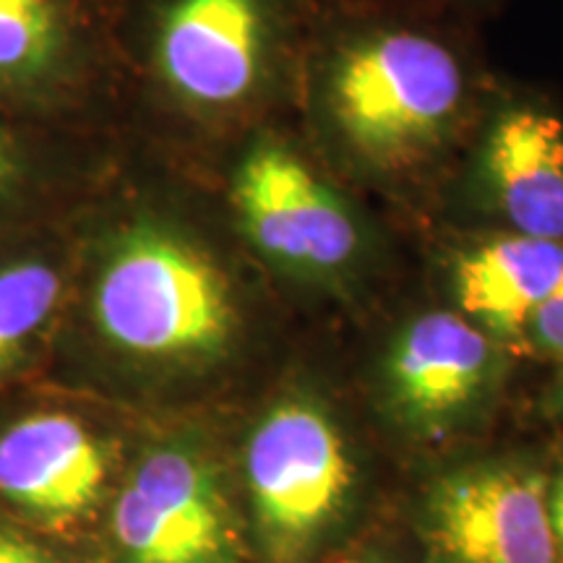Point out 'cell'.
I'll use <instances>...</instances> for the list:
<instances>
[{"label":"cell","mask_w":563,"mask_h":563,"mask_svg":"<svg viewBox=\"0 0 563 563\" xmlns=\"http://www.w3.org/2000/svg\"><path fill=\"white\" fill-rule=\"evenodd\" d=\"M186 196L125 165L74 214L76 264L47 382L175 418L238 355L241 279Z\"/></svg>","instance_id":"1"},{"label":"cell","mask_w":563,"mask_h":563,"mask_svg":"<svg viewBox=\"0 0 563 563\" xmlns=\"http://www.w3.org/2000/svg\"><path fill=\"white\" fill-rule=\"evenodd\" d=\"M146 418L47 378L0 394V514L70 563H97Z\"/></svg>","instance_id":"2"},{"label":"cell","mask_w":563,"mask_h":563,"mask_svg":"<svg viewBox=\"0 0 563 563\" xmlns=\"http://www.w3.org/2000/svg\"><path fill=\"white\" fill-rule=\"evenodd\" d=\"M290 0H121L125 74L162 115L191 131L228 121L256 91Z\"/></svg>","instance_id":"3"},{"label":"cell","mask_w":563,"mask_h":563,"mask_svg":"<svg viewBox=\"0 0 563 563\" xmlns=\"http://www.w3.org/2000/svg\"><path fill=\"white\" fill-rule=\"evenodd\" d=\"M97 563H249L228 454L207 420L146 418Z\"/></svg>","instance_id":"4"},{"label":"cell","mask_w":563,"mask_h":563,"mask_svg":"<svg viewBox=\"0 0 563 563\" xmlns=\"http://www.w3.org/2000/svg\"><path fill=\"white\" fill-rule=\"evenodd\" d=\"M125 70L108 0H0V115L115 139Z\"/></svg>","instance_id":"5"},{"label":"cell","mask_w":563,"mask_h":563,"mask_svg":"<svg viewBox=\"0 0 563 563\" xmlns=\"http://www.w3.org/2000/svg\"><path fill=\"white\" fill-rule=\"evenodd\" d=\"M332 102L357 150L397 159L431 144L452 121L462 102V66L431 32L371 26L344 42Z\"/></svg>","instance_id":"6"},{"label":"cell","mask_w":563,"mask_h":563,"mask_svg":"<svg viewBox=\"0 0 563 563\" xmlns=\"http://www.w3.org/2000/svg\"><path fill=\"white\" fill-rule=\"evenodd\" d=\"M243 490L258 548L269 563H300L342 517L352 464L319 405L285 399L243 441Z\"/></svg>","instance_id":"7"},{"label":"cell","mask_w":563,"mask_h":563,"mask_svg":"<svg viewBox=\"0 0 563 563\" xmlns=\"http://www.w3.org/2000/svg\"><path fill=\"white\" fill-rule=\"evenodd\" d=\"M228 201L245 238L282 264L334 272L355 256L357 230L344 203L272 141L251 146L232 165Z\"/></svg>","instance_id":"8"},{"label":"cell","mask_w":563,"mask_h":563,"mask_svg":"<svg viewBox=\"0 0 563 563\" xmlns=\"http://www.w3.org/2000/svg\"><path fill=\"white\" fill-rule=\"evenodd\" d=\"M435 563H555L543 477L514 464L460 470L435 485L426 509Z\"/></svg>","instance_id":"9"},{"label":"cell","mask_w":563,"mask_h":563,"mask_svg":"<svg viewBox=\"0 0 563 563\" xmlns=\"http://www.w3.org/2000/svg\"><path fill=\"white\" fill-rule=\"evenodd\" d=\"M74 264V214L0 241V394L47 376Z\"/></svg>","instance_id":"10"},{"label":"cell","mask_w":563,"mask_h":563,"mask_svg":"<svg viewBox=\"0 0 563 563\" xmlns=\"http://www.w3.org/2000/svg\"><path fill=\"white\" fill-rule=\"evenodd\" d=\"M121 154L115 139L74 136L0 115V241L76 214Z\"/></svg>","instance_id":"11"},{"label":"cell","mask_w":563,"mask_h":563,"mask_svg":"<svg viewBox=\"0 0 563 563\" xmlns=\"http://www.w3.org/2000/svg\"><path fill=\"white\" fill-rule=\"evenodd\" d=\"M490 363L488 336L473 321L456 313H428L391 352V397L407 420L443 426L475 402Z\"/></svg>","instance_id":"12"},{"label":"cell","mask_w":563,"mask_h":563,"mask_svg":"<svg viewBox=\"0 0 563 563\" xmlns=\"http://www.w3.org/2000/svg\"><path fill=\"white\" fill-rule=\"evenodd\" d=\"M485 167L493 199L517 235L563 243V125L514 110L490 133Z\"/></svg>","instance_id":"13"},{"label":"cell","mask_w":563,"mask_h":563,"mask_svg":"<svg viewBox=\"0 0 563 563\" xmlns=\"http://www.w3.org/2000/svg\"><path fill=\"white\" fill-rule=\"evenodd\" d=\"M563 274V243L514 235L485 243L456 266V295L464 313L490 332H525L534 308Z\"/></svg>","instance_id":"14"},{"label":"cell","mask_w":563,"mask_h":563,"mask_svg":"<svg viewBox=\"0 0 563 563\" xmlns=\"http://www.w3.org/2000/svg\"><path fill=\"white\" fill-rule=\"evenodd\" d=\"M0 563H70L24 527L0 514Z\"/></svg>","instance_id":"15"},{"label":"cell","mask_w":563,"mask_h":563,"mask_svg":"<svg viewBox=\"0 0 563 563\" xmlns=\"http://www.w3.org/2000/svg\"><path fill=\"white\" fill-rule=\"evenodd\" d=\"M527 329L540 347L553 355H563V274L553 290L545 295V300L534 308Z\"/></svg>","instance_id":"16"},{"label":"cell","mask_w":563,"mask_h":563,"mask_svg":"<svg viewBox=\"0 0 563 563\" xmlns=\"http://www.w3.org/2000/svg\"><path fill=\"white\" fill-rule=\"evenodd\" d=\"M548 511H551V527H553V538H555V548L563 555V473L555 485L548 493Z\"/></svg>","instance_id":"17"},{"label":"cell","mask_w":563,"mask_h":563,"mask_svg":"<svg viewBox=\"0 0 563 563\" xmlns=\"http://www.w3.org/2000/svg\"><path fill=\"white\" fill-rule=\"evenodd\" d=\"M559 405L563 407V382H561V386H559Z\"/></svg>","instance_id":"18"},{"label":"cell","mask_w":563,"mask_h":563,"mask_svg":"<svg viewBox=\"0 0 563 563\" xmlns=\"http://www.w3.org/2000/svg\"><path fill=\"white\" fill-rule=\"evenodd\" d=\"M344 563H371V561H361V559H357V561H344Z\"/></svg>","instance_id":"19"},{"label":"cell","mask_w":563,"mask_h":563,"mask_svg":"<svg viewBox=\"0 0 563 563\" xmlns=\"http://www.w3.org/2000/svg\"><path fill=\"white\" fill-rule=\"evenodd\" d=\"M108 3H110V5H118V3H121V0H108Z\"/></svg>","instance_id":"20"}]
</instances>
